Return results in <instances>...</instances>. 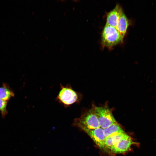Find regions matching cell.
<instances>
[{
	"instance_id": "7",
	"label": "cell",
	"mask_w": 156,
	"mask_h": 156,
	"mask_svg": "<svg viewBox=\"0 0 156 156\" xmlns=\"http://www.w3.org/2000/svg\"><path fill=\"white\" fill-rule=\"evenodd\" d=\"M122 11L120 5L116 4L115 8L108 13L106 24L116 28Z\"/></svg>"
},
{
	"instance_id": "9",
	"label": "cell",
	"mask_w": 156,
	"mask_h": 156,
	"mask_svg": "<svg viewBox=\"0 0 156 156\" xmlns=\"http://www.w3.org/2000/svg\"><path fill=\"white\" fill-rule=\"evenodd\" d=\"M105 138L125 132L117 122L103 129Z\"/></svg>"
},
{
	"instance_id": "3",
	"label": "cell",
	"mask_w": 156,
	"mask_h": 156,
	"mask_svg": "<svg viewBox=\"0 0 156 156\" xmlns=\"http://www.w3.org/2000/svg\"><path fill=\"white\" fill-rule=\"evenodd\" d=\"M102 44L104 47L111 49L122 42L123 39L115 27L106 24L101 34Z\"/></svg>"
},
{
	"instance_id": "2",
	"label": "cell",
	"mask_w": 156,
	"mask_h": 156,
	"mask_svg": "<svg viewBox=\"0 0 156 156\" xmlns=\"http://www.w3.org/2000/svg\"><path fill=\"white\" fill-rule=\"evenodd\" d=\"M80 95L74 90L71 86L68 85H60V89L56 99L65 107H68L79 101Z\"/></svg>"
},
{
	"instance_id": "6",
	"label": "cell",
	"mask_w": 156,
	"mask_h": 156,
	"mask_svg": "<svg viewBox=\"0 0 156 156\" xmlns=\"http://www.w3.org/2000/svg\"><path fill=\"white\" fill-rule=\"evenodd\" d=\"M138 144L133 142L131 138L128 135L112 147L110 150L114 153H123L129 151L132 145Z\"/></svg>"
},
{
	"instance_id": "1",
	"label": "cell",
	"mask_w": 156,
	"mask_h": 156,
	"mask_svg": "<svg viewBox=\"0 0 156 156\" xmlns=\"http://www.w3.org/2000/svg\"><path fill=\"white\" fill-rule=\"evenodd\" d=\"M95 106L92 104L90 108L83 109L80 117L74 119L73 125L84 131L100 127L95 112Z\"/></svg>"
},
{
	"instance_id": "10",
	"label": "cell",
	"mask_w": 156,
	"mask_h": 156,
	"mask_svg": "<svg viewBox=\"0 0 156 156\" xmlns=\"http://www.w3.org/2000/svg\"><path fill=\"white\" fill-rule=\"evenodd\" d=\"M128 135L125 133L112 136L105 138V144L107 149L111 148L122 139Z\"/></svg>"
},
{
	"instance_id": "12",
	"label": "cell",
	"mask_w": 156,
	"mask_h": 156,
	"mask_svg": "<svg viewBox=\"0 0 156 156\" xmlns=\"http://www.w3.org/2000/svg\"><path fill=\"white\" fill-rule=\"evenodd\" d=\"M7 101L0 99V111L3 116H4L7 114Z\"/></svg>"
},
{
	"instance_id": "4",
	"label": "cell",
	"mask_w": 156,
	"mask_h": 156,
	"mask_svg": "<svg viewBox=\"0 0 156 156\" xmlns=\"http://www.w3.org/2000/svg\"><path fill=\"white\" fill-rule=\"evenodd\" d=\"M95 110L100 127L103 129L117 122L113 114V110L109 107L107 102L101 106L96 105Z\"/></svg>"
},
{
	"instance_id": "5",
	"label": "cell",
	"mask_w": 156,
	"mask_h": 156,
	"mask_svg": "<svg viewBox=\"0 0 156 156\" xmlns=\"http://www.w3.org/2000/svg\"><path fill=\"white\" fill-rule=\"evenodd\" d=\"M84 131L90 137L100 148L106 150L105 144V138L103 129L100 127L92 129L86 130Z\"/></svg>"
},
{
	"instance_id": "11",
	"label": "cell",
	"mask_w": 156,
	"mask_h": 156,
	"mask_svg": "<svg viewBox=\"0 0 156 156\" xmlns=\"http://www.w3.org/2000/svg\"><path fill=\"white\" fill-rule=\"evenodd\" d=\"M14 95V93L8 88L5 87L0 88V99L7 101Z\"/></svg>"
},
{
	"instance_id": "8",
	"label": "cell",
	"mask_w": 156,
	"mask_h": 156,
	"mask_svg": "<svg viewBox=\"0 0 156 156\" xmlns=\"http://www.w3.org/2000/svg\"><path fill=\"white\" fill-rule=\"evenodd\" d=\"M129 25V22L128 19L125 14L122 11L116 28L123 39L126 33Z\"/></svg>"
}]
</instances>
